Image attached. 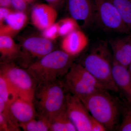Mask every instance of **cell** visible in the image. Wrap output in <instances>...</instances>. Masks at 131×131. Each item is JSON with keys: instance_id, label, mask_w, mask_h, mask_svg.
<instances>
[{"instance_id": "obj_1", "label": "cell", "mask_w": 131, "mask_h": 131, "mask_svg": "<svg viewBox=\"0 0 131 131\" xmlns=\"http://www.w3.org/2000/svg\"><path fill=\"white\" fill-rule=\"evenodd\" d=\"M105 89L79 98L90 114L103 124L107 131L117 130L121 115L122 101Z\"/></svg>"}, {"instance_id": "obj_2", "label": "cell", "mask_w": 131, "mask_h": 131, "mask_svg": "<svg viewBox=\"0 0 131 131\" xmlns=\"http://www.w3.org/2000/svg\"><path fill=\"white\" fill-rule=\"evenodd\" d=\"M74 58L63 50H54L29 64L27 70L37 85L56 81L68 73Z\"/></svg>"}, {"instance_id": "obj_3", "label": "cell", "mask_w": 131, "mask_h": 131, "mask_svg": "<svg viewBox=\"0 0 131 131\" xmlns=\"http://www.w3.org/2000/svg\"><path fill=\"white\" fill-rule=\"evenodd\" d=\"M113 58L107 42L100 43L84 56L81 63L105 89L118 92L113 78Z\"/></svg>"}, {"instance_id": "obj_4", "label": "cell", "mask_w": 131, "mask_h": 131, "mask_svg": "<svg viewBox=\"0 0 131 131\" xmlns=\"http://www.w3.org/2000/svg\"><path fill=\"white\" fill-rule=\"evenodd\" d=\"M67 92L60 80L38 84L32 100L37 115L50 122L65 109Z\"/></svg>"}, {"instance_id": "obj_5", "label": "cell", "mask_w": 131, "mask_h": 131, "mask_svg": "<svg viewBox=\"0 0 131 131\" xmlns=\"http://www.w3.org/2000/svg\"><path fill=\"white\" fill-rule=\"evenodd\" d=\"M63 78L67 92L80 98L105 89L80 63L74 62Z\"/></svg>"}, {"instance_id": "obj_6", "label": "cell", "mask_w": 131, "mask_h": 131, "mask_svg": "<svg viewBox=\"0 0 131 131\" xmlns=\"http://www.w3.org/2000/svg\"><path fill=\"white\" fill-rule=\"evenodd\" d=\"M0 75L13 86L20 98L32 101L37 84L27 69L17 66L11 61H2Z\"/></svg>"}, {"instance_id": "obj_7", "label": "cell", "mask_w": 131, "mask_h": 131, "mask_svg": "<svg viewBox=\"0 0 131 131\" xmlns=\"http://www.w3.org/2000/svg\"><path fill=\"white\" fill-rule=\"evenodd\" d=\"M95 8V21L108 30L129 34V30L120 15L110 0H94Z\"/></svg>"}, {"instance_id": "obj_8", "label": "cell", "mask_w": 131, "mask_h": 131, "mask_svg": "<svg viewBox=\"0 0 131 131\" xmlns=\"http://www.w3.org/2000/svg\"><path fill=\"white\" fill-rule=\"evenodd\" d=\"M65 108L77 130L91 131V115L79 97L67 92Z\"/></svg>"}, {"instance_id": "obj_9", "label": "cell", "mask_w": 131, "mask_h": 131, "mask_svg": "<svg viewBox=\"0 0 131 131\" xmlns=\"http://www.w3.org/2000/svg\"><path fill=\"white\" fill-rule=\"evenodd\" d=\"M67 6L72 18L82 22L86 28L95 21V8L94 0H68Z\"/></svg>"}, {"instance_id": "obj_10", "label": "cell", "mask_w": 131, "mask_h": 131, "mask_svg": "<svg viewBox=\"0 0 131 131\" xmlns=\"http://www.w3.org/2000/svg\"><path fill=\"white\" fill-rule=\"evenodd\" d=\"M57 16L56 8L49 4L34 5L31 14L32 24L36 28L42 31L55 23Z\"/></svg>"}, {"instance_id": "obj_11", "label": "cell", "mask_w": 131, "mask_h": 131, "mask_svg": "<svg viewBox=\"0 0 131 131\" xmlns=\"http://www.w3.org/2000/svg\"><path fill=\"white\" fill-rule=\"evenodd\" d=\"M109 45L113 59L118 63L128 68L131 62V35L111 39Z\"/></svg>"}, {"instance_id": "obj_12", "label": "cell", "mask_w": 131, "mask_h": 131, "mask_svg": "<svg viewBox=\"0 0 131 131\" xmlns=\"http://www.w3.org/2000/svg\"><path fill=\"white\" fill-rule=\"evenodd\" d=\"M112 73L114 81L121 98L131 102V74L128 68L113 59Z\"/></svg>"}, {"instance_id": "obj_13", "label": "cell", "mask_w": 131, "mask_h": 131, "mask_svg": "<svg viewBox=\"0 0 131 131\" xmlns=\"http://www.w3.org/2000/svg\"><path fill=\"white\" fill-rule=\"evenodd\" d=\"M88 43L86 35L78 29L64 37L61 48L66 53L75 57L84 50Z\"/></svg>"}, {"instance_id": "obj_14", "label": "cell", "mask_w": 131, "mask_h": 131, "mask_svg": "<svg viewBox=\"0 0 131 131\" xmlns=\"http://www.w3.org/2000/svg\"><path fill=\"white\" fill-rule=\"evenodd\" d=\"M9 108L12 115L19 125L28 122L37 115L32 101L20 97L15 100Z\"/></svg>"}, {"instance_id": "obj_15", "label": "cell", "mask_w": 131, "mask_h": 131, "mask_svg": "<svg viewBox=\"0 0 131 131\" xmlns=\"http://www.w3.org/2000/svg\"><path fill=\"white\" fill-rule=\"evenodd\" d=\"M26 51L39 59L54 51V45L51 40L41 37H30L23 42Z\"/></svg>"}, {"instance_id": "obj_16", "label": "cell", "mask_w": 131, "mask_h": 131, "mask_svg": "<svg viewBox=\"0 0 131 131\" xmlns=\"http://www.w3.org/2000/svg\"><path fill=\"white\" fill-rule=\"evenodd\" d=\"M28 18L24 12L13 11L5 19V24L0 26V36L8 35L13 37L25 27Z\"/></svg>"}, {"instance_id": "obj_17", "label": "cell", "mask_w": 131, "mask_h": 131, "mask_svg": "<svg viewBox=\"0 0 131 131\" xmlns=\"http://www.w3.org/2000/svg\"><path fill=\"white\" fill-rule=\"evenodd\" d=\"M0 53L2 61H13L22 54L20 47L8 35L0 36Z\"/></svg>"}, {"instance_id": "obj_18", "label": "cell", "mask_w": 131, "mask_h": 131, "mask_svg": "<svg viewBox=\"0 0 131 131\" xmlns=\"http://www.w3.org/2000/svg\"><path fill=\"white\" fill-rule=\"evenodd\" d=\"M50 131H77L68 117L66 108L51 120L50 121Z\"/></svg>"}, {"instance_id": "obj_19", "label": "cell", "mask_w": 131, "mask_h": 131, "mask_svg": "<svg viewBox=\"0 0 131 131\" xmlns=\"http://www.w3.org/2000/svg\"><path fill=\"white\" fill-rule=\"evenodd\" d=\"M18 94L13 86L5 77L0 75V99L9 107L17 98Z\"/></svg>"}, {"instance_id": "obj_20", "label": "cell", "mask_w": 131, "mask_h": 131, "mask_svg": "<svg viewBox=\"0 0 131 131\" xmlns=\"http://www.w3.org/2000/svg\"><path fill=\"white\" fill-rule=\"evenodd\" d=\"M131 31V0H110Z\"/></svg>"}, {"instance_id": "obj_21", "label": "cell", "mask_w": 131, "mask_h": 131, "mask_svg": "<svg viewBox=\"0 0 131 131\" xmlns=\"http://www.w3.org/2000/svg\"><path fill=\"white\" fill-rule=\"evenodd\" d=\"M20 127L25 131H50V122L37 115L28 122L20 124Z\"/></svg>"}, {"instance_id": "obj_22", "label": "cell", "mask_w": 131, "mask_h": 131, "mask_svg": "<svg viewBox=\"0 0 131 131\" xmlns=\"http://www.w3.org/2000/svg\"><path fill=\"white\" fill-rule=\"evenodd\" d=\"M122 99V121L116 130L131 131V102Z\"/></svg>"}, {"instance_id": "obj_23", "label": "cell", "mask_w": 131, "mask_h": 131, "mask_svg": "<svg viewBox=\"0 0 131 131\" xmlns=\"http://www.w3.org/2000/svg\"><path fill=\"white\" fill-rule=\"evenodd\" d=\"M58 23L59 36L65 37L72 32L80 29L78 21L71 17L62 19Z\"/></svg>"}, {"instance_id": "obj_24", "label": "cell", "mask_w": 131, "mask_h": 131, "mask_svg": "<svg viewBox=\"0 0 131 131\" xmlns=\"http://www.w3.org/2000/svg\"><path fill=\"white\" fill-rule=\"evenodd\" d=\"M42 31V37L51 41L59 36L58 22L54 23Z\"/></svg>"}, {"instance_id": "obj_25", "label": "cell", "mask_w": 131, "mask_h": 131, "mask_svg": "<svg viewBox=\"0 0 131 131\" xmlns=\"http://www.w3.org/2000/svg\"><path fill=\"white\" fill-rule=\"evenodd\" d=\"M12 6L16 11L24 12L27 9V3L25 0H11Z\"/></svg>"}, {"instance_id": "obj_26", "label": "cell", "mask_w": 131, "mask_h": 131, "mask_svg": "<svg viewBox=\"0 0 131 131\" xmlns=\"http://www.w3.org/2000/svg\"><path fill=\"white\" fill-rule=\"evenodd\" d=\"M91 131H105L106 129L104 125L91 115Z\"/></svg>"}, {"instance_id": "obj_27", "label": "cell", "mask_w": 131, "mask_h": 131, "mask_svg": "<svg viewBox=\"0 0 131 131\" xmlns=\"http://www.w3.org/2000/svg\"><path fill=\"white\" fill-rule=\"evenodd\" d=\"M13 11L8 8H0V26L2 25L5 19Z\"/></svg>"}, {"instance_id": "obj_28", "label": "cell", "mask_w": 131, "mask_h": 131, "mask_svg": "<svg viewBox=\"0 0 131 131\" xmlns=\"http://www.w3.org/2000/svg\"><path fill=\"white\" fill-rule=\"evenodd\" d=\"M45 1L48 4L56 8L61 5L64 0H45Z\"/></svg>"}, {"instance_id": "obj_29", "label": "cell", "mask_w": 131, "mask_h": 131, "mask_svg": "<svg viewBox=\"0 0 131 131\" xmlns=\"http://www.w3.org/2000/svg\"><path fill=\"white\" fill-rule=\"evenodd\" d=\"M0 6L9 8L12 6L11 0H0Z\"/></svg>"}, {"instance_id": "obj_30", "label": "cell", "mask_w": 131, "mask_h": 131, "mask_svg": "<svg viewBox=\"0 0 131 131\" xmlns=\"http://www.w3.org/2000/svg\"><path fill=\"white\" fill-rule=\"evenodd\" d=\"M128 69L129 72H130L131 74V62L130 64V65L129 66V67H128Z\"/></svg>"}, {"instance_id": "obj_31", "label": "cell", "mask_w": 131, "mask_h": 131, "mask_svg": "<svg viewBox=\"0 0 131 131\" xmlns=\"http://www.w3.org/2000/svg\"><path fill=\"white\" fill-rule=\"evenodd\" d=\"M25 1L27 3H28L31 2L34 0H25Z\"/></svg>"}]
</instances>
